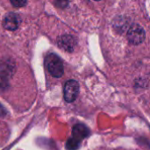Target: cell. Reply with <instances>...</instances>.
I'll list each match as a JSON object with an SVG mask.
<instances>
[{
    "label": "cell",
    "mask_w": 150,
    "mask_h": 150,
    "mask_svg": "<svg viewBox=\"0 0 150 150\" xmlns=\"http://www.w3.org/2000/svg\"><path fill=\"white\" fill-rule=\"evenodd\" d=\"M8 87V81L5 76H0V90H5Z\"/></svg>",
    "instance_id": "ba28073f"
},
{
    "label": "cell",
    "mask_w": 150,
    "mask_h": 150,
    "mask_svg": "<svg viewBox=\"0 0 150 150\" xmlns=\"http://www.w3.org/2000/svg\"><path fill=\"white\" fill-rule=\"evenodd\" d=\"M58 45L62 49L68 52H72L76 45V40L71 35H62L58 39Z\"/></svg>",
    "instance_id": "5b68a950"
},
{
    "label": "cell",
    "mask_w": 150,
    "mask_h": 150,
    "mask_svg": "<svg viewBox=\"0 0 150 150\" xmlns=\"http://www.w3.org/2000/svg\"><path fill=\"white\" fill-rule=\"evenodd\" d=\"M45 65L48 72L54 77H61L63 75V63L59 56L54 54H48L45 58Z\"/></svg>",
    "instance_id": "6da1fadb"
},
{
    "label": "cell",
    "mask_w": 150,
    "mask_h": 150,
    "mask_svg": "<svg viewBox=\"0 0 150 150\" xmlns=\"http://www.w3.org/2000/svg\"><path fill=\"white\" fill-rule=\"evenodd\" d=\"M11 4L14 6V7H22L24 5L26 4V2L25 1H11Z\"/></svg>",
    "instance_id": "9c48e42d"
},
{
    "label": "cell",
    "mask_w": 150,
    "mask_h": 150,
    "mask_svg": "<svg viewBox=\"0 0 150 150\" xmlns=\"http://www.w3.org/2000/svg\"><path fill=\"white\" fill-rule=\"evenodd\" d=\"M79 92V84L75 80H69L64 84L63 97L66 102L71 103L76 100Z\"/></svg>",
    "instance_id": "7a4b0ae2"
},
{
    "label": "cell",
    "mask_w": 150,
    "mask_h": 150,
    "mask_svg": "<svg viewBox=\"0 0 150 150\" xmlns=\"http://www.w3.org/2000/svg\"><path fill=\"white\" fill-rule=\"evenodd\" d=\"M89 129L83 124H77L72 129V134L73 138L76 140L81 142L83 139L86 138L89 135Z\"/></svg>",
    "instance_id": "8992f818"
},
{
    "label": "cell",
    "mask_w": 150,
    "mask_h": 150,
    "mask_svg": "<svg viewBox=\"0 0 150 150\" xmlns=\"http://www.w3.org/2000/svg\"><path fill=\"white\" fill-rule=\"evenodd\" d=\"M128 40L134 45H139L145 40L144 29L137 24H134L128 30L127 33Z\"/></svg>",
    "instance_id": "3957f363"
},
{
    "label": "cell",
    "mask_w": 150,
    "mask_h": 150,
    "mask_svg": "<svg viewBox=\"0 0 150 150\" xmlns=\"http://www.w3.org/2000/svg\"><path fill=\"white\" fill-rule=\"evenodd\" d=\"M20 20H21L20 17L18 14L10 12L4 17V21H3V25L5 29L13 31L18 27V25L20 24Z\"/></svg>",
    "instance_id": "277c9868"
},
{
    "label": "cell",
    "mask_w": 150,
    "mask_h": 150,
    "mask_svg": "<svg viewBox=\"0 0 150 150\" xmlns=\"http://www.w3.org/2000/svg\"><path fill=\"white\" fill-rule=\"evenodd\" d=\"M80 146V142L76 140L75 138H70L66 143V149L67 150H76L78 149Z\"/></svg>",
    "instance_id": "52a82bcc"
},
{
    "label": "cell",
    "mask_w": 150,
    "mask_h": 150,
    "mask_svg": "<svg viewBox=\"0 0 150 150\" xmlns=\"http://www.w3.org/2000/svg\"><path fill=\"white\" fill-rule=\"evenodd\" d=\"M6 114V111L4 110V108L0 105V117H3Z\"/></svg>",
    "instance_id": "30bf717a"
}]
</instances>
